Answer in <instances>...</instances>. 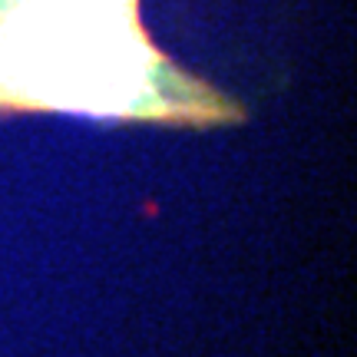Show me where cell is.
Masks as SVG:
<instances>
[{
  "instance_id": "obj_1",
  "label": "cell",
  "mask_w": 357,
  "mask_h": 357,
  "mask_svg": "<svg viewBox=\"0 0 357 357\" xmlns=\"http://www.w3.org/2000/svg\"><path fill=\"white\" fill-rule=\"evenodd\" d=\"M24 109L195 129L245 119L155 50L139 0H0V113Z\"/></svg>"
}]
</instances>
